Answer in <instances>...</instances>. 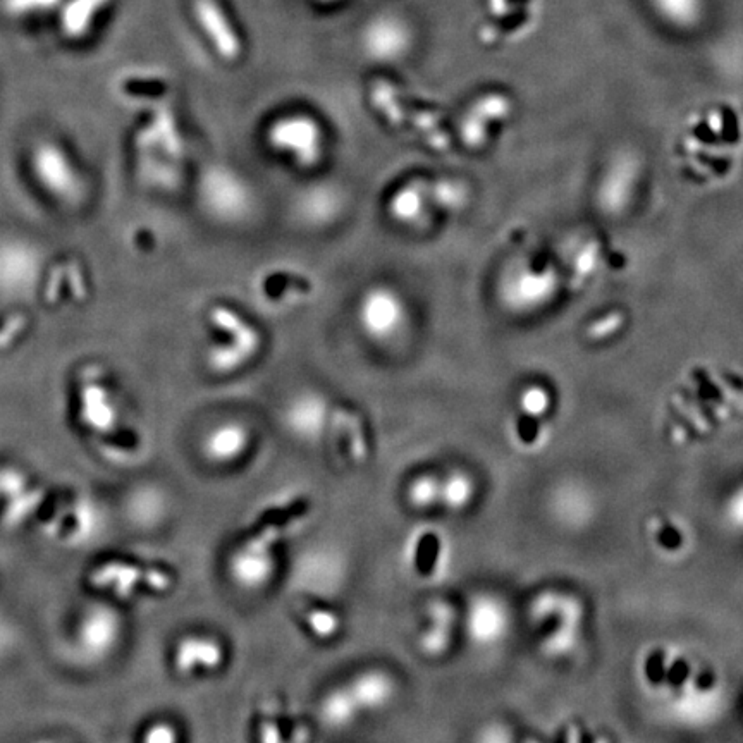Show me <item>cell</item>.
I'll list each match as a JSON object with an SVG mask.
<instances>
[{
  "mask_svg": "<svg viewBox=\"0 0 743 743\" xmlns=\"http://www.w3.org/2000/svg\"><path fill=\"white\" fill-rule=\"evenodd\" d=\"M49 494L42 487H28L19 496L7 501L4 511V523L7 527H16L25 523L31 516L38 515Z\"/></svg>",
  "mask_w": 743,
  "mask_h": 743,
  "instance_id": "cell-32",
  "label": "cell"
},
{
  "mask_svg": "<svg viewBox=\"0 0 743 743\" xmlns=\"http://www.w3.org/2000/svg\"><path fill=\"white\" fill-rule=\"evenodd\" d=\"M408 563L415 577L437 580L443 577L449 561V542L443 530L420 527L408 541Z\"/></svg>",
  "mask_w": 743,
  "mask_h": 743,
  "instance_id": "cell-14",
  "label": "cell"
},
{
  "mask_svg": "<svg viewBox=\"0 0 743 743\" xmlns=\"http://www.w3.org/2000/svg\"><path fill=\"white\" fill-rule=\"evenodd\" d=\"M142 743H181V733L178 726L169 721H154L143 731Z\"/></svg>",
  "mask_w": 743,
  "mask_h": 743,
  "instance_id": "cell-40",
  "label": "cell"
},
{
  "mask_svg": "<svg viewBox=\"0 0 743 743\" xmlns=\"http://www.w3.org/2000/svg\"><path fill=\"white\" fill-rule=\"evenodd\" d=\"M427 181L415 179L408 183L405 188H401L389 203L391 214L400 222L405 224H415V226H425L427 224Z\"/></svg>",
  "mask_w": 743,
  "mask_h": 743,
  "instance_id": "cell-26",
  "label": "cell"
},
{
  "mask_svg": "<svg viewBox=\"0 0 743 743\" xmlns=\"http://www.w3.org/2000/svg\"><path fill=\"white\" fill-rule=\"evenodd\" d=\"M30 487L25 473L18 468H0V501H11Z\"/></svg>",
  "mask_w": 743,
  "mask_h": 743,
  "instance_id": "cell-39",
  "label": "cell"
},
{
  "mask_svg": "<svg viewBox=\"0 0 743 743\" xmlns=\"http://www.w3.org/2000/svg\"><path fill=\"white\" fill-rule=\"evenodd\" d=\"M0 4L11 18H30L54 11L64 4V0H2Z\"/></svg>",
  "mask_w": 743,
  "mask_h": 743,
  "instance_id": "cell-38",
  "label": "cell"
},
{
  "mask_svg": "<svg viewBox=\"0 0 743 743\" xmlns=\"http://www.w3.org/2000/svg\"><path fill=\"white\" fill-rule=\"evenodd\" d=\"M427 197L439 209L458 212L465 209L468 203V188L461 181L441 179L436 183H427Z\"/></svg>",
  "mask_w": 743,
  "mask_h": 743,
  "instance_id": "cell-33",
  "label": "cell"
},
{
  "mask_svg": "<svg viewBox=\"0 0 743 743\" xmlns=\"http://www.w3.org/2000/svg\"><path fill=\"white\" fill-rule=\"evenodd\" d=\"M563 279L551 262L534 257L511 258L496 284L499 305L511 315H532L549 307Z\"/></svg>",
  "mask_w": 743,
  "mask_h": 743,
  "instance_id": "cell-3",
  "label": "cell"
},
{
  "mask_svg": "<svg viewBox=\"0 0 743 743\" xmlns=\"http://www.w3.org/2000/svg\"><path fill=\"white\" fill-rule=\"evenodd\" d=\"M109 2L111 0H64L59 18L62 35L68 40L85 38Z\"/></svg>",
  "mask_w": 743,
  "mask_h": 743,
  "instance_id": "cell-25",
  "label": "cell"
},
{
  "mask_svg": "<svg viewBox=\"0 0 743 743\" xmlns=\"http://www.w3.org/2000/svg\"><path fill=\"white\" fill-rule=\"evenodd\" d=\"M723 516L728 527L743 532V484L728 494L723 506Z\"/></svg>",
  "mask_w": 743,
  "mask_h": 743,
  "instance_id": "cell-41",
  "label": "cell"
},
{
  "mask_svg": "<svg viewBox=\"0 0 743 743\" xmlns=\"http://www.w3.org/2000/svg\"><path fill=\"white\" fill-rule=\"evenodd\" d=\"M475 498L477 484L470 473L453 470L446 477H441V508L449 515L465 513Z\"/></svg>",
  "mask_w": 743,
  "mask_h": 743,
  "instance_id": "cell-29",
  "label": "cell"
},
{
  "mask_svg": "<svg viewBox=\"0 0 743 743\" xmlns=\"http://www.w3.org/2000/svg\"><path fill=\"white\" fill-rule=\"evenodd\" d=\"M635 673L640 690L682 725H707L725 706L718 668L680 645H649L640 652Z\"/></svg>",
  "mask_w": 743,
  "mask_h": 743,
  "instance_id": "cell-1",
  "label": "cell"
},
{
  "mask_svg": "<svg viewBox=\"0 0 743 743\" xmlns=\"http://www.w3.org/2000/svg\"><path fill=\"white\" fill-rule=\"evenodd\" d=\"M310 513L307 498L291 499L267 508L257 516L252 529L246 532L241 544L255 549H274L291 530L298 527Z\"/></svg>",
  "mask_w": 743,
  "mask_h": 743,
  "instance_id": "cell-11",
  "label": "cell"
},
{
  "mask_svg": "<svg viewBox=\"0 0 743 743\" xmlns=\"http://www.w3.org/2000/svg\"><path fill=\"white\" fill-rule=\"evenodd\" d=\"M357 702L360 713H379L386 709L398 694V682L391 673L367 670L351 678L346 685Z\"/></svg>",
  "mask_w": 743,
  "mask_h": 743,
  "instance_id": "cell-20",
  "label": "cell"
},
{
  "mask_svg": "<svg viewBox=\"0 0 743 743\" xmlns=\"http://www.w3.org/2000/svg\"><path fill=\"white\" fill-rule=\"evenodd\" d=\"M228 661L226 645L221 640L190 633L174 644L171 652V666L174 673L183 678L197 673H215L222 670Z\"/></svg>",
  "mask_w": 743,
  "mask_h": 743,
  "instance_id": "cell-12",
  "label": "cell"
},
{
  "mask_svg": "<svg viewBox=\"0 0 743 743\" xmlns=\"http://www.w3.org/2000/svg\"><path fill=\"white\" fill-rule=\"evenodd\" d=\"M645 535L651 546L664 558H680L692 546L687 523L670 513H656L645 522Z\"/></svg>",
  "mask_w": 743,
  "mask_h": 743,
  "instance_id": "cell-22",
  "label": "cell"
},
{
  "mask_svg": "<svg viewBox=\"0 0 743 743\" xmlns=\"http://www.w3.org/2000/svg\"><path fill=\"white\" fill-rule=\"evenodd\" d=\"M298 618L308 635L319 642L334 640L343 630V620L338 611L320 602H301L298 606Z\"/></svg>",
  "mask_w": 743,
  "mask_h": 743,
  "instance_id": "cell-27",
  "label": "cell"
},
{
  "mask_svg": "<svg viewBox=\"0 0 743 743\" xmlns=\"http://www.w3.org/2000/svg\"><path fill=\"white\" fill-rule=\"evenodd\" d=\"M511 116V100L501 93L484 95L472 105L461 121V140L470 148H480L489 140L492 124H501Z\"/></svg>",
  "mask_w": 743,
  "mask_h": 743,
  "instance_id": "cell-17",
  "label": "cell"
},
{
  "mask_svg": "<svg viewBox=\"0 0 743 743\" xmlns=\"http://www.w3.org/2000/svg\"><path fill=\"white\" fill-rule=\"evenodd\" d=\"M255 737L257 743H288V737L284 735L283 726L277 721L276 716L258 719Z\"/></svg>",
  "mask_w": 743,
  "mask_h": 743,
  "instance_id": "cell-42",
  "label": "cell"
},
{
  "mask_svg": "<svg viewBox=\"0 0 743 743\" xmlns=\"http://www.w3.org/2000/svg\"><path fill=\"white\" fill-rule=\"evenodd\" d=\"M362 322L374 338H391L403 327L405 308L391 291L374 289L363 300Z\"/></svg>",
  "mask_w": 743,
  "mask_h": 743,
  "instance_id": "cell-18",
  "label": "cell"
},
{
  "mask_svg": "<svg viewBox=\"0 0 743 743\" xmlns=\"http://www.w3.org/2000/svg\"><path fill=\"white\" fill-rule=\"evenodd\" d=\"M553 396L551 391L542 384H529L523 387L518 394V410L525 418L541 420L551 412Z\"/></svg>",
  "mask_w": 743,
  "mask_h": 743,
  "instance_id": "cell-34",
  "label": "cell"
},
{
  "mask_svg": "<svg viewBox=\"0 0 743 743\" xmlns=\"http://www.w3.org/2000/svg\"><path fill=\"white\" fill-rule=\"evenodd\" d=\"M250 446V434L243 425H222L203 443V455L215 465H229L240 460Z\"/></svg>",
  "mask_w": 743,
  "mask_h": 743,
  "instance_id": "cell-24",
  "label": "cell"
},
{
  "mask_svg": "<svg viewBox=\"0 0 743 743\" xmlns=\"http://www.w3.org/2000/svg\"><path fill=\"white\" fill-rule=\"evenodd\" d=\"M659 16L670 25L690 28L701 21L704 0H651Z\"/></svg>",
  "mask_w": 743,
  "mask_h": 743,
  "instance_id": "cell-31",
  "label": "cell"
},
{
  "mask_svg": "<svg viewBox=\"0 0 743 743\" xmlns=\"http://www.w3.org/2000/svg\"><path fill=\"white\" fill-rule=\"evenodd\" d=\"M129 516L140 525H154L164 516V503L154 491L136 492L129 501Z\"/></svg>",
  "mask_w": 743,
  "mask_h": 743,
  "instance_id": "cell-37",
  "label": "cell"
},
{
  "mask_svg": "<svg viewBox=\"0 0 743 743\" xmlns=\"http://www.w3.org/2000/svg\"><path fill=\"white\" fill-rule=\"evenodd\" d=\"M80 420L95 436H111L117 430L116 406L109 391L97 379L85 382L80 389Z\"/></svg>",
  "mask_w": 743,
  "mask_h": 743,
  "instance_id": "cell-19",
  "label": "cell"
},
{
  "mask_svg": "<svg viewBox=\"0 0 743 743\" xmlns=\"http://www.w3.org/2000/svg\"><path fill=\"white\" fill-rule=\"evenodd\" d=\"M9 642H11V632H9L6 623L0 621V652L6 649Z\"/></svg>",
  "mask_w": 743,
  "mask_h": 743,
  "instance_id": "cell-44",
  "label": "cell"
},
{
  "mask_svg": "<svg viewBox=\"0 0 743 743\" xmlns=\"http://www.w3.org/2000/svg\"><path fill=\"white\" fill-rule=\"evenodd\" d=\"M90 584L119 599H133L143 594L164 596L174 589L176 573L166 565L111 559L90 573Z\"/></svg>",
  "mask_w": 743,
  "mask_h": 743,
  "instance_id": "cell-5",
  "label": "cell"
},
{
  "mask_svg": "<svg viewBox=\"0 0 743 743\" xmlns=\"http://www.w3.org/2000/svg\"><path fill=\"white\" fill-rule=\"evenodd\" d=\"M269 142L277 150L295 157L301 167H312L322 154V133L312 117L288 116L269 129Z\"/></svg>",
  "mask_w": 743,
  "mask_h": 743,
  "instance_id": "cell-9",
  "label": "cell"
},
{
  "mask_svg": "<svg viewBox=\"0 0 743 743\" xmlns=\"http://www.w3.org/2000/svg\"><path fill=\"white\" fill-rule=\"evenodd\" d=\"M123 635V621L107 604L85 609L74 630V658L83 664L102 663L109 658Z\"/></svg>",
  "mask_w": 743,
  "mask_h": 743,
  "instance_id": "cell-7",
  "label": "cell"
},
{
  "mask_svg": "<svg viewBox=\"0 0 743 743\" xmlns=\"http://www.w3.org/2000/svg\"><path fill=\"white\" fill-rule=\"evenodd\" d=\"M30 174L38 190L62 209L78 207L85 198L86 183L80 167L59 143L45 140L33 147Z\"/></svg>",
  "mask_w": 743,
  "mask_h": 743,
  "instance_id": "cell-4",
  "label": "cell"
},
{
  "mask_svg": "<svg viewBox=\"0 0 743 743\" xmlns=\"http://www.w3.org/2000/svg\"><path fill=\"white\" fill-rule=\"evenodd\" d=\"M33 743H54V742H50V740H38V742H33Z\"/></svg>",
  "mask_w": 743,
  "mask_h": 743,
  "instance_id": "cell-46",
  "label": "cell"
},
{
  "mask_svg": "<svg viewBox=\"0 0 743 743\" xmlns=\"http://www.w3.org/2000/svg\"><path fill=\"white\" fill-rule=\"evenodd\" d=\"M124 88L129 93H135V95H159V93L166 90V86L159 83V81L150 80H133L128 81Z\"/></svg>",
  "mask_w": 743,
  "mask_h": 743,
  "instance_id": "cell-43",
  "label": "cell"
},
{
  "mask_svg": "<svg viewBox=\"0 0 743 743\" xmlns=\"http://www.w3.org/2000/svg\"><path fill=\"white\" fill-rule=\"evenodd\" d=\"M406 503L418 513L441 508V477L434 473H422L406 487Z\"/></svg>",
  "mask_w": 743,
  "mask_h": 743,
  "instance_id": "cell-30",
  "label": "cell"
},
{
  "mask_svg": "<svg viewBox=\"0 0 743 743\" xmlns=\"http://www.w3.org/2000/svg\"><path fill=\"white\" fill-rule=\"evenodd\" d=\"M410 45V31L400 19L379 18L365 33V47L369 54L381 61H393L405 54Z\"/></svg>",
  "mask_w": 743,
  "mask_h": 743,
  "instance_id": "cell-23",
  "label": "cell"
},
{
  "mask_svg": "<svg viewBox=\"0 0 743 743\" xmlns=\"http://www.w3.org/2000/svg\"><path fill=\"white\" fill-rule=\"evenodd\" d=\"M460 618L455 606L446 601H432L425 608L424 627L417 637L418 651L425 658H443L455 644Z\"/></svg>",
  "mask_w": 743,
  "mask_h": 743,
  "instance_id": "cell-13",
  "label": "cell"
},
{
  "mask_svg": "<svg viewBox=\"0 0 743 743\" xmlns=\"http://www.w3.org/2000/svg\"><path fill=\"white\" fill-rule=\"evenodd\" d=\"M49 510L38 513L42 520L43 534L66 542L69 546H80L83 542L90 541L99 530V511L90 499L80 494L57 498Z\"/></svg>",
  "mask_w": 743,
  "mask_h": 743,
  "instance_id": "cell-8",
  "label": "cell"
},
{
  "mask_svg": "<svg viewBox=\"0 0 743 743\" xmlns=\"http://www.w3.org/2000/svg\"><path fill=\"white\" fill-rule=\"evenodd\" d=\"M642 160L630 150L616 152L602 169L596 185V205L601 214L621 217L632 209L642 185Z\"/></svg>",
  "mask_w": 743,
  "mask_h": 743,
  "instance_id": "cell-6",
  "label": "cell"
},
{
  "mask_svg": "<svg viewBox=\"0 0 743 743\" xmlns=\"http://www.w3.org/2000/svg\"><path fill=\"white\" fill-rule=\"evenodd\" d=\"M510 611L498 596L477 594L468 602L463 627L468 639L479 647H494L510 632Z\"/></svg>",
  "mask_w": 743,
  "mask_h": 743,
  "instance_id": "cell-10",
  "label": "cell"
},
{
  "mask_svg": "<svg viewBox=\"0 0 743 743\" xmlns=\"http://www.w3.org/2000/svg\"><path fill=\"white\" fill-rule=\"evenodd\" d=\"M322 4H329V2H336V0H319Z\"/></svg>",
  "mask_w": 743,
  "mask_h": 743,
  "instance_id": "cell-45",
  "label": "cell"
},
{
  "mask_svg": "<svg viewBox=\"0 0 743 743\" xmlns=\"http://www.w3.org/2000/svg\"><path fill=\"white\" fill-rule=\"evenodd\" d=\"M529 627L544 656L570 658L584 642V602L570 592L542 590L530 602Z\"/></svg>",
  "mask_w": 743,
  "mask_h": 743,
  "instance_id": "cell-2",
  "label": "cell"
},
{
  "mask_svg": "<svg viewBox=\"0 0 743 743\" xmlns=\"http://www.w3.org/2000/svg\"><path fill=\"white\" fill-rule=\"evenodd\" d=\"M277 572L274 549L236 547L228 558L229 578L233 584L248 592H257L271 584Z\"/></svg>",
  "mask_w": 743,
  "mask_h": 743,
  "instance_id": "cell-15",
  "label": "cell"
},
{
  "mask_svg": "<svg viewBox=\"0 0 743 743\" xmlns=\"http://www.w3.org/2000/svg\"><path fill=\"white\" fill-rule=\"evenodd\" d=\"M489 9L492 21L480 30V38L486 43L525 35L537 19L535 0H489Z\"/></svg>",
  "mask_w": 743,
  "mask_h": 743,
  "instance_id": "cell-16",
  "label": "cell"
},
{
  "mask_svg": "<svg viewBox=\"0 0 743 743\" xmlns=\"http://www.w3.org/2000/svg\"><path fill=\"white\" fill-rule=\"evenodd\" d=\"M372 104L375 105L377 111L381 112L382 116L386 117L389 124H393L396 128L405 121V109H403L400 97H398V90L389 81H377L375 83L374 88H372Z\"/></svg>",
  "mask_w": 743,
  "mask_h": 743,
  "instance_id": "cell-35",
  "label": "cell"
},
{
  "mask_svg": "<svg viewBox=\"0 0 743 743\" xmlns=\"http://www.w3.org/2000/svg\"><path fill=\"white\" fill-rule=\"evenodd\" d=\"M324 410L319 401H303L300 405L295 406L291 412V425L293 430L298 432L301 437H319L324 429Z\"/></svg>",
  "mask_w": 743,
  "mask_h": 743,
  "instance_id": "cell-36",
  "label": "cell"
},
{
  "mask_svg": "<svg viewBox=\"0 0 743 743\" xmlns=\"http://www.w3.org/2000/svg\"><path fill=\"white\" fill-rule=\"evenodd\" d=\"M320 718L332 730H344L353 725L360 716L357 702L346 685L334 687L322 697L319 706Z\"/></svg>",
  "mask_w": 743,
  "mask_h": 743,
  "instance_id": "cell-28",
  "label": "cell"
},
{
  "mask_svg": "<svg viewBox=\"0 0 743 743\" xmlns=\"http://www.w3.org/2000/svg\"><path fill=\"white\" fill-rule=\"evenodd\" d=\"M195 14L203 31L224 61H236L241 54L240 37L215 0H195Z\"/></svg>",
  "mask_w": 743,
  "mask_h": 743,
  "instance_id": "cell-21",
  "label": "cell"
}]
</instances>
